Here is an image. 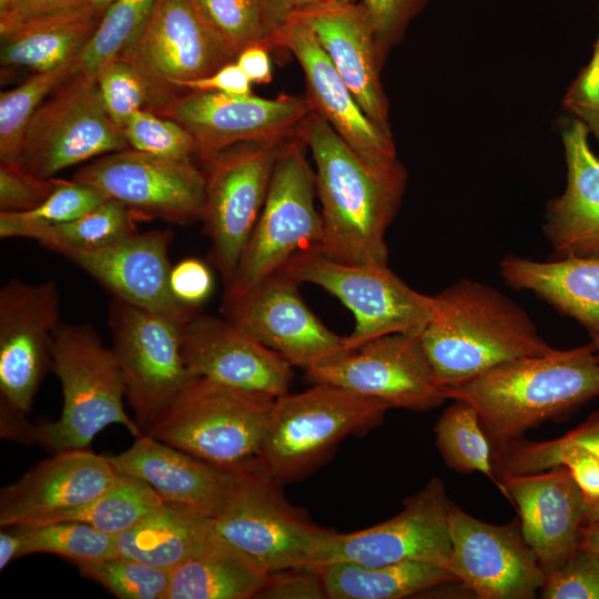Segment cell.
Here are the masks:
<instances>
[{"label":"cell","instance_id":"1","mask_svg":"<svg viewBox=\"0 0 599 599\" xmlns=\"http://www.w3.org/2000/svg\"><path fill=\"white\" fill-rule=\"evenodd\" d=\"M297 135L315 162L323 223L318 252L345 264L387 265L385 234L405 193V166L372 169L314 111Z\"/></svg>","mask_w":599,"mask_h":599},{"label":"cell","instance_id":"2","mask_svg":"<svg viewBox=\"0 0 599 599\" xmlns=\"http://www.w3.org/2000/svg\"><path fill=\"white\" fill-rule=\"evenodd\" d=\"M447 399L471 405L491 445L522 438L546 420H558L599 396L595 343L499 364L457 385Z\"/></svg>","mask_w":599,"mask_h":599},{"label":"cell","instance_id":"3","mask_svg":"<svg viewBox=\"0 0 599 599\" xmlns=\"http://www.w3.org/2000/svg\"><path fill=\"white\" fill-rule=\"evenodd\" d=\"M433 302V317L419 338L441 387L554 349L517 303L480 282L460 280Z\"/></svg>","mask_w":599,"mask_h":599},{"label":"cell","instance_id":"4","mask_svg":"<svg viewBox=\"0 0 599 599\" xmlns=\"http://www.w3.org/2000/svg\"><path fill=\"white\" fill-rule=\"evenodd\" d=\"M275 399L194 376L142 434L238 473L262 461Z\"/></svg>","mask_w":599,"mask_h":599},{"label":"cell","instance_id":"5","mask_svg":"<svg viewBox=\"0 0 599 599\" xmlns=\"http://www.w3.org/2000/svg\"><path fill=\"white\" fill-rule=\"evenodd\" d=\"M52 368L62 387L61 415L55 422L29 424L23 443H37L55 453L87 449L102 429L113 424L122 425L135 437L142 435L124 409L125 385L114 352L103 345L92 325H58Z\"/></svg>","mask_w":599,"mask_h":599},{"label":"cell","instance_id":"6","mask_svg":"<svg viewBox=\"0 0 599 599\" xmlns=\"http://www.w3.org/2000/svg\"><path fill=\"white\" fill-rule=\"evenodd\" d=\"M389 403L346 388L314 383L297 394L276 397L261 460L280 483L306 477L348 436L379 426Z\"/></svg>","mask_w":599,"mask_h":599},{"label":"cell","instance_id":"7","mask_svg":"<svg viewBox=\"0 0 599 599\" xmlns=\"http://www.w3.org/2000/svg\"><path fill=\"white\" fill-rule=\"evenodd\" d=\"M282 487L262 461L233 473L225 499L212 518L214 531L268 573L316 568L334 530L314 524L287 500Z\"/></svg>","mask_w":599,"mask_h":599},{"label":"cell","instance_id":"8","mask_svg":"<svg viewBox=\"0 0 599 599\" xmlns=\"http://www.w3.org/2000/svg\"><path fill=\"white\" fill-rule=\"evenodd\" d=\"M306 144L296 134L282 146L268 193L232 280L224 302L280 273L295 256L317 248L323 236L316 211L315 172L306 158Z\"/></svg>","mask_w":599,"mask_h":599},{"label":"cell","instance_id":"9","mask_svg":"<svg viewBox=\"0 0 599 599\" xmlns=\"http://www.w3.org/2000/svg\"><path fill=\"white\" fill-rule=\"evenodd\" d=\"M281 272L321 286L353 313L355 327L344 336L345 349L393 333L419 336L434 314L433 296L410 288L388 265L345 264L313 248Z\"/></svg>","mask_w":599,"mask_h":599},{"label":"cell","instance_id":"10","mask_svg":"<svg viewBox=\"0 0 599 599\" xmlns=\"http://www.w3.org/2000/svg\"><path fill=\"white\" fill-rule=\"evenodd\" d=\"M288 139L243 142L200 161L205 176L202 222L211 242L209 258L225 285L237 268Z\"/></svg>","mask_w":599,"mask_h":599},{"label":"cell","instance_id":"11","mask_svg":"<svg viewBox=\"0 0 599 599\" xmlns=\"http://www.w3.org/2000/svg\"><path fill=\"white\" fill-rule=\"evenodd\" d=\"M123 131L108 114L95 77L72 74L38 109L16 163L40 179L126 149Z\"/></svg>","mask_w":599,"mask_h":599},{"label":"cell","instance_id":"12","mask_svg":"<svg viewBox=\"0 0 599 599\" xmlns=\"http://www.w3.org/2000/svg\"><path fill=\"white\" fill-rule=\"evenodd\" d=\"M108 319L125 398L143 433L194 377L182 353L186 321L115 297L111 298Z\"/></svg>","mask_w":599,"mask_h":599},{"label":"cell","instance_id":"13","mask_svg":"<svg viewBox=\"0 0 599 599\" xmlns=\"http://www.w3.org/2000/svg\"><path fill=\"white\" fill-rule=\"evenodd\" d=\"M118 57L151 84L161 104L158 114L182 94L183 82L210 75L236 59L197 0H154L142 28Z\"/></svg>","mask_w":599,"mask_h":599},{"label":"cell","instance_id":"14","mask_svg":"<svg viewBox=\"0 0 599 599\" xmlns=\"http://www.w3.org/2000/svg\"><path fill=\"white\" fill-rule=\"evenodd\" d=\"M74 181L125 205L140 220L202 221L205 176L193 160L162 158L126 148L79 169Z\"/></svg>","mask_w":599,"mask_h":599},{"label":"cell","instance_id":"15","mask_svg":"<svg viewBox=\"0 0 599 599\" xmlns=\"http://www.w3.org/2000/svg\"><path fill=\"white\" fill-rule=\"evenodd\" d=\"M305 372L313 383L336 385L394 408L429 410L447 399L417 335H383Z\"/></svg>","mask_w":599,"mask_h":599},{"label":"cell","instance_id":"16","mask_svg":"<svg viewBox=\"0 0 599 599\" xmlns=\"http://www.w3.org/2000/svg\"><path fill=\"white\" fill-rule=\"evenodd\" d=\"M450 507L444 481L434 477L406 498L393 518L358 531H334L319 551L316 568L339 561L363 566L423 561L450 570Z\"/></svg>","mask_w":599,"mask_h":599},{"label":"cell","instance_id":"17","mask_svg":"<svg viewBox=\"0 0 599 599\" xmlns=\"http://www.w3.org/2000/svg\"><path fill=\"white\" fill-rule=\"evenodd\" d=\"M60 323V292L54 281L13 278L1 287V409L23 416L31 410L34 395L52 367L53 335Z\"/></svg>","mask_w":599,"mask_h":599},{"label":"cell","instance_id":"18","mask_svg":"<svg viewBox=\"0 0 599 599\" xmlns=\"http://www.w3.org/2000/svg\"><path fill=\"white\" fill-rule=\"evenodd\" d=\"M450 570L480 599H532L546 576L526 542L520 521L493 525L451 502Z\"/></svg>","mask_w":599,"mask_h":599},{"label":"cell","instance_id":"19","mask_svg":"<svg viewBox=\"0 0 599 599\" xmlns=\"http://www.w3.org/2000/svg\"><path fill=\"white\" fill-rule=\"evenodd\" d=\"M311 111L305 95L265 99L190 91L177 97L160 115L175 120L191 133L202 161L238 143L292 138Z\"/></svg>","mask_w":599,"mask_h":599},{"label":"cell","instance_id":"20","mask_svg":"<svg viewBox=\"0 0 599 599\" xmlns=\"http://www.w3.org/2000/svg\"><path fill=\"white\" fill-rule=\"evenodd\" d=\"M294 278L280 272L240 297L222 313L238 328L303 369L345 351L344 336L329 331L303 301Z\"/></svg>","mask_w":599,"mask_h":599},{"label":"cell","instance_id":"21","mask_svg":"<svg viewBox=\"0 0 599 599\" xmlns=\"http://www.w3.org/2000/svg\"><path fill=\"white\" fill-rule=\"evenodd\" d=\"M274 43L275 48L290 51L301 64L304 95L312 111L319 114L365 164L375 170H390L402 164L393 134L364 113L304 20L291 14Z\"/></svg>","mask_w":599,"mask_h":599},{"label":"cell","instance_id":"22","mask_svg":"<svg viewBox=\"0 0 599 599\" xmlns=\"http://www.w3.org/2000/svg\"><path fill=\"white\" fill-rule=\"evenodd\" d=\"M118 474L109 457L88 449L57 451L1 489L0 525L57 522L100 496Z\"/></svg>","mask_w":599,"mask_h":599},{"label":"cell","instance_id":"23","mask_svg":"<svg viewBox=\"0 0 599 599\" xmlns=\"http://www.w3.org/2000/svg\"><path fill=\"white\" fill-rule=\"evenodd\" d=\"M182 353L194 376L236 389L280 397L292 365L225 317L194 313L182 328Z\"/></svg>","mask_w":599,"mask_h":599},{"label":"cell","instance_id":"24","mask_svg":"<svg viewBox=\"0 0 599 599\" xmlns=\"http://www.w3.org/2000/svg\"><path fill=\"white\" fill-rule=\"evenodd\" d=\"M502 495L519 512L526 542L545 576L559 569L581 541L586 499L565 465L502 477Z\"/></svg>","mask_w":599,"mask_h":599},{"label":"cell","instance_id":"25","mask_svg":"<svg viewBox=\"0 0 599 599\" xmlns=\"http://www.w3.org/2000/svg\"><path fill=\"white\" fill-rule=\"evenodd\" d=\"M291 14L300 17L312 29L364 113L392 134L389 102L380 79L386 57L364 9L355 3L331 0Z\"/></svg>","mask_w":599,"mask_h":599},{"label":"cell","instance_id":"26","mask_svg":"<svg viewBox=\"0 0 599 599\" xmlns=\"http://www.w3.org/2000/svg\"><path fill=\"white\" fill-rule=\"evenodd\" d=\"M170 231L134 233L110 246L67 258L112 297L187 321L196 309L179 303L170 288Z\"/></svg>","mask_w":599,"mask_h":599},{"label":"cell","instance_id":"27","mask_svg":"<svg viewBox=\"0 0 599 599\" xmlns=\"http://www.w3.org/2000/svg\"><path fill=\"white\" fill-rule=\"evenodd\" d=\"M588 136L576 119L561 130L567 183L562 194L548 201L542 225L554 258L599 257V156Z\"/></svg>","mask_w":599,"mask_h":599},{"label":"cell","instance_id":"28","mask_svg":"<svg viewBox=\"0 0 599 599\" xmlns=\"http://www.w3.org/2000/svg\"><path fill=\"white\" fill-rule=\"evenodd\" d=\"M109 460L118 473L145 481L164 501L211 518L219 512L233 478V473L146 434L138 436L129 449Z\"/></svg>","mask_w":599,"mask_h":599},{"label":"cell","instance_id":"29","mask_svg":"<svg viewBox=\"0 0 599 599\" xmlns=\"http://www.w3.org/2000/svg\"><path fill=\"white\" fill-rule=\"evenodd\" d=\"M499 271L507 285L532 292L599 337V257L538 262L508 255Z\"/></svg>","mask_w":599,"mask_h":599},{"label":"cell","instance_id":"30","mask_svg":"<svg viewBox=\"0 0 599 599\" xmlns=\"http://www.w3.org/2000/svg\"><path fill=\"white\" fill-rule=\"evenodd\" d=\"M101 17L83 3L26 20L0 33L1 65L38 73L72 62L93 34Z\"/></svg>","mask_w":599,"mask_h":599},{"label":"cell","instance_id":"31","mask_svg":"<svg viewBox=\"0 0 599 599\" xmlns=\"http://www.w3.org/2000/svg\"><path fill=\"white\" fill-rule=\"evenodd\" d=\"M268 575L251 557L213 531L196 555L170 571L165 599L256 598Z\"/></svg>","mask_w":599,"mask_h":599},{"label":"cell","instance_id":"32","mask_svg":"<svg viewBox=\"0 0 599 599\" xmlns=\"http://www.w3.org/2000/svg\"><path fill=\"white\" fill-rule=\"evenodd\" d=\"M213 520L189 507L164 505L116 536L119 556L171 571L196 555L213 534Z\"/></svg>","mask_w":599,"mask_h":599},{"label":"cell","instance_id":"33","mask_svg":"<svg viewBox=\"0 0 599 599\" xmlns=\"http://www.w3.org/2000/svg\"><path fill=\"white\" fill-rule=\"evenodd\" d=\"M327 598L402 599L459 581L441 566L402 561L383 566L332 562L321 568Z\"/></svg>","mask_w":599,"mask_h":599},{"label":"cell","instance_id":"34","mask_svg":"<svg viewBox=\"0 0 599 599\" xmlns=\"http://www.w3.org/2000/svg\"><path fill=\"white\" fill-rule=\"evenodd\" d=\"M164 502L142 479L119 473L112 485L100 496L88 505L70 511L59 521L87 522L100 531L116 537L160 509Z\"/></svg>","mask_w":599,"mask_h":599},{"label":"cell","instance_id":"35","mask_svg":"<svg viewBox=\"0 0 599 599\" xmlns=\"http://www.w3.org/2000/svg\"><path fill=\"white\" fill-rule=\"evenodd\" d=\"M136 221L125 205L106 200L73 221L42 230L33 240L67 257L110 246L136 233Z\"/></svg>","mask_w":599,"mask_h":599},{"label":"cell","instance_id":"36","mask_svg":"<svg viewBox=\"0 0 599 599\" xmlns=\"http://www.w3.org/2000/svg\"><path fill=\"white\" fill-rule=\"evenodd\" d=\"M434 432L436 447L449 468L466 474L481 473L502 491L493 468L491 445L471 405L454 400L441 413Z\"/></svg>","mask_w":599,"mask_h":599},{"label":"cell","instance_id":"37","mask_svg":"<svg viewBox=\"0 0 599 599\" xmlns=\"http://www.w3.org/2000/svg\"><path fill=\"white\" fill-rule=\"evenodd\" d=\"M21 539V557L52 554L77 565L119 556L116 537L82 521L14 526Z\"/></svg>","mask_w":599,"mask_h":599},{"label":"cell","instance_id":"38","mask_svg":"<svg viewBox=\"0 0 599 599\" xmlns=\"http://www.w3.org/2000/svg\"><path fill=\"white\" fill-rule=\"evenodd\" d=\"M106 200L87 184L58 179L53 192L35 209L0 212V237L33 240L42 230L73 221Z\"/></svg>","mask_w":599,"mask_h":599},{"label":"cell","instance_id":"39","mask_svg":"<svg viewBox=\"0 0 599 599\" xmlns=\"http://www.w3.org/2000/svg\"><path fill=\"white\" fill-rule=\"evenodd\" d=\"M154 0H114L101 17L93 34L72 60L71 74L97 77L115 59L145 22Z\"/></svg>","mask_w":599,"mask_h":599},{"label":"cell","instance_id":"40","mask_svg":"<svg viewBox=\"0 0 599 599\" xmlns=\"http://www.w3.org/2000/svg\"><path fill=\"white\" fill-rule=\"evenodd\" d=\"M72 62L38 72L0 94V161L14 162L26 129L48 97L71 74Z\"/></svg>","mask_w":599,"mask_h":599},{"label":"cell","instance_id":"41","mask_svg":"<svg viewBox=\"0 0 599 599\" xmlns=\"http://www.w3.org/2000/svg\"><path fill=\"white\" fill-rule=\"evenodd\" d=\"M77 566L120 599H165L170 585V571L124 556Z\"/></svg>","mask_w":599,"mask_h":599},{"label":"cell","instance_id":"42","mask_svg":"<svg viewBox=\"0 0 599 599\" xmlns=\"http://www.w3.org/2000/svg\"><path fill=\"white\" fill-rule=\"evenodd\" d=\"M95 79L103 105L121 130L135 111L159 113L161 110L151 84L132 63L122 58L106 62Z\"/></svg>","mask_w":599,"mask_h":599},{"label":"cell","instance_id":"43","mask_svg":"<svg viewBox=\"0 0 599 599\" xmlns=\"http://www.w3.org/2000/svg\"><path fill=\"white\" fill-rule=\"evenodd\" d=\"M122 131L128 146L136 151L177 160L197 158L191 133L175 120L152 111H135Z\"/></svg>","mask_w":599,"mask_h":599},{"label":"cell","instance_id":"44","mask_svg":"<svg viewBox=\"0 0 599 599\" xmlns=\"http://www.w3.org/2000/svg\"><path fill=\"white\" fill-rule=\"evenodd\" d=\"M204 16L235 57L253 44L274 49L258 0H197Z\"/></svg>","mask_w":599,"mask_h":599},{"label":"cell","instance_id":"45","mask_svg":"<svg viewBox=\"0 0 599 599\" xmlns=\"http://www.w3.org/2000/svg\"><path fill=\"white\" fill-rule=\"evenodd\" d=\"M540 595L544 599H599V555L579 545L546 577Z\"/></svg>","mask_w":599,"mask_h":599},{"label":"cell","instance_id":"46","mask_svg":"<svg viewBox=\"0 0 599 599\" xmlns=\"http://www.w3.org/2000/svg\"><path fill=\"white\" fill-rule=\"evenodd\" d=\"M362 7L374 29L382 52L387 58L406 33L410 22L428 0H339Z\"/></svg>","mask_w":599,"mask_h":599},{"label":"cell","instance_id":"47","mask_svg":"<svg viewBox=\"0 0 599 599\" xmlns=\"http://www.w3.org/2000/svg\"><path fill=\"white\" fill-rule=\"evenodd\" d=\"M58 179H40L21 170L13 162L0 163L1 211H30L53 192Z\"/></svg>","mask_w":599,"mask_h":599},{"label":"cell","instance_id":"48","mask_svg":"<svg viewBox=\"0 0 599 599\" xmlns=\"http://www.w3.org/2000/svg\"><path fill=\"white\" fill-rule=\"evenodd\" d=\"M562 106L580 121L599 143V32L592 57L568 88Z\"/></svg>","mask_w":599,"mask_h":599},{"label":"cell","instance_id":"49","mask_svg":"<svg viewBox=\"0 0 599 599\" xmlns=\"http://www.w3.org/2000/svg\"><path fill=\"white\" fill-rule=\"evenodd\" d=\"M256 598L324 599L327 598L321 568H290L268 575Z\"/></svg>","mask_w":599,"mask_h":599},{"label":"cell","instance_id":"50","mask_svg":"<svg viewBox=\"0 0 599 599\" xmlns=\"http://www.w3.org/2000/svg\"><path fill=\"white\" fill-rule=\"evenodd\" d=\"M213 284L209 266L197 258H184L171 268L172 295L184 306L196 309L212 293Z\"/></svg>","mask_w":599,"mask_h":599},{"label":"cell","instance_id":"51","mask_svg":"<svg viewBox=\"0 0 599 599\" xmlns=\"http://www.w3.org/2000/svg\"><path fill=\"white\" fill-rule=\"evenodd\" d=\"M251 81L236 62H230L214 73L183 82L180 88L190 91H213L232 95L252 94Z\"/></svg>","mask_w":599,"mask_h":599},{"label":"cell","instance_id":"52","mask_svg":"<svg viewBox=\"0 0 599 599\" xmlns=\"http://www.w3.org/2000/svg\"><path fill=\"white\" fill-rule=\"evenodd\" d=\"M268 49L262 44H253L241 51L235 62L251 83L267 84L272 81V65Z\"/></svg>","mask_w":599,"mask_h":599},{"label":"cell","instance_id":"53","mask_svg":"<svg viewBox=\"0 0 599 599\" xmlns=\"http://www.w3.org/2000/svg\"><path fill=\"white\" fill-rule=\"evenodd\" d=\"M556 445H577L583 447L599 458V412L593 413L589 418L575 429L564 436L551 439Z\"/></svg>","mask_w":599,"mask_h":599},{"label":"cell","instance_id":"54","mask_svg":"<svg viewBox=\"0 0 599 599\" xmlns=\"http://www.w3.org/2000/svg\"><path fill=\"white\" fill-rule=\"evenodd\" d=\"M83 3L84 0H22L19 20L16 26L32 18L70 10Z\"/></svg>","mask_w":599,"mask_h":599},{"label":"cell","instance_id":"55","mask_svg":"<svg viewBox=\"0 0 599 599\" xmlns=\"http://www.w3.org/2000/svg\"><path fill=\"white\" fill-rule=\"evenodd\" d=\"M262 9L263 22L270 42L275 49V37L286 19L290 17L291 0H258Z\"/></svg>","mask_w":599,"mask_h":599},{"label":"cell","instance_id":"56","mask_svg":"<svg viewBox=\"0 0 599 599\" xmlns=\"http://www.w3.org/2000/svg\"><path fill=\"white\" fill-rule=\"evenodd\" d=\"M21 557V539L17 527H4L0 532V569Z\"/></svg>","mask_w":599,"mask_h":599},{"label":"cell","instance_id":"57","mask_svg":"<svg viewBox=\"0 0 599 599\" xmlns=\"http://www.w3.org/2000/svg\"><path fill=\"white\" fill-rule=\"evenodd\" d=\"M21 7L22 0H0V33L17 24Z\"/></svg>","mask_w":599,"mask_h":599},{"label":"cell","instance_id":"58","mask_svg":"<svg viewBox=\"0 0 599 599\" xmlns=\"http://www.w3.org/2000/svg\"><path fill=\"white\" fill-rule=\"evenodd\" d=\"M580 546L599 555V522L583 524L581 528Z\"/></svg>","mask_w":599,"mask_h":599},{"label":"cell","instance_id":"59","mask_svg":"<svg viewBox=\"0 0 599 599\" xmlns=\"http://www.w3.org/2000/svg\"><path fill=\"white\" fill-rule=\"evenodd\" d=\"M113 1L114 0H84V3L102 16Z\"/></svg>","mask_w":599,"mask_h":599},{"label":"cell","instance_id":"60","mask_svg":"<svg viewBox=\"0 0 599 599\" xmlns=\"http://www.w3.org/2000/svg\"><path fill=\"white\" fill-rule=\"evenodd\" d=\"M326 1H331V0H291L290 1V11L292 13L293 11H295L297 9L308 7V6H312V4H316V3H321V2H326Z\"/></svg>","mask_w":599,"mask_h":599},{"label":"cell","instance_id":"61","mask_svg":"<svg viewBox=\"0 0 599 599\" xmlns=\"http://www.w3.org/2000/svg\"><path fill=\"white\" fill-rule=\"evenodd\" d=\"M599 522V500L588 508L583 524Z\"/></svg>","mask_w":599,"mask_h":599},{"label":"cell","instance_id":"62","mask_svg":"<svg viewBox=\"0 0 599 599\" xmlns=\"http://www.w3.org/2000/svg\"><path fill=\"white\" fill-rule=\"evenodd\" d=\"M591 338H592V342H593L595 345H596V348H597V356H598V358H599V337H597V336H591Z\"/></svg>","mask_w":599,"mask_h":599}]
</instances>
